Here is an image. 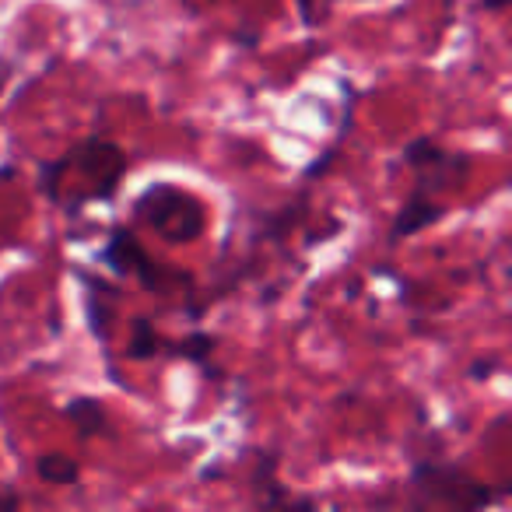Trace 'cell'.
<instances>
[{
	"instance_id": "cell-13",
	"label": "cell",
	"mask_w": 512,
	"mask_h": 512,
	"mask_svg": "<svg viewBox=\"0 0 512 512\" xmlns=\"http://www.w3.org/2000/svg\"><path fill=\"white\" fill-rule=\"evenodd\" d=\"M491 372H495V365H484V362H474V365H470V376H474V379H484V376H491Z\"/></svg>"
},
{
	"instance_id": "cell-3",
	"label": "cell",
	"mask_w": 512,
	"mask_h": 512,
	"mask_svg": "<svg viewBox=\"0 0 512 512\" xmlns=\"http://www.w3.org/2000/svg\"><path fill=\"white\" fill-rule=\"evenodd\" d=\"M102 264L113 267L120 278H137L141 288H148V292H165L169 281H190L186 274L162 271V267L151 264V256L144 253L137 235L127 232V228H116V232L109 235V246L102 249Z\"/></svg>"
},
{
	"instance_id": "cell-10",
	"label": "cell",
	"mask_w": 512,
	"mask_h": 512,
	"mask_svg": "<svg viewBox=\"0 0 512 512\" xmlns=\"http://www.w3.org/2000/svg\"><path fill=\"white\" fill-rule=\"evenodd\" d=\"M169 351L176 358H186V362L204 365L207 358H211V351H214V337L211 334H190V337H183V341L172 344Z\"/></svg>"
},
{
	"instance_id": "cell-14",
	"label": "cell",
	"mask_w": 512,
	"mask_h": 512,
	"mask_svg": "<svg viewBox=\"0 0 512 512\" xmlns=\"http://www.w3.org/2000/svg\"><path fill=\"white\" fill-rule=\"evenodd\" d=\"M18 509V495H0V512Z\"/></svg>"
},
{
	"instance_id": "cell-11",
	"label": "cell",
	"mask_w": 512,
	"mask_h": 512,
	"mask_svg": "<svg viewBox=\"0 0 512 512\" xmlns=\"http://www.w3.org/2000/svg\"><path fill=\"white\" fill-rule=\"evenodd\" d=\"M299 4V15H302V22L306 25H313L316 22V15H313V0H295Z\"/></svg>"
},
{
	"instance_id": "cell-5",
	"label": "cell",
	"mask_w": 512,
	"mask_h": 512,
	"mask_svg": "<svg viewBox=\"0 0 512 512\" xmlns=\"http://www.w3.org/2000/svg\"><path fill=\"white\" fill-rule=\"evenodd\" d=\"M442 214H446V207L432 197V190H425V186H414V193L404 200L400 214L393 218L390 235H393V239H411V235L425 232L428 225H435Z\"/></svg>"
},
{
	"instance_id": "cell-9",
	"label": "cell",
	"mask_w": 512,
	"mask_h": 512,
	"mask_svg": "<svg viewBox=\"0 0 512 512\" xmlns=\"http://www.w3.org/2000/svg\"><path fill=\"white\" fill-rule=\"evenodd\" d=\"M442 155H446V151H442L432 137H414V141L404 148V165L414 172H421V169H428V165L439 162Z\"/></svg>"
},
{
	"instance_id": "cell-8",
	"label": "cell",
	"mask_w": 512,
	"mask_h": 512,
	"mask_svg": "<svg viewBox=\"0 0 512 512\" xmlns=\"http://www.w3.org/2000/svg\"><path fill=\"white\" fill-rule=\"evenodd\" d=\"M39 477H43L46 484H74L78 481V460L67 453H46L39 456L36 463Z\"/></svg>"
},
{
	"instance_id": "cell-4",
	"label": "cell",
	"mask_w": 512,
	"mask_h": 512,
	"mask_svg": "<svg viewBox=\"0 0 512 512\" xmlns=\"http://www.w3.org/2000/svg\"><path fill=\"white\" fill-rule=\"evenodd\" d=\"M67 162L78 165V169L85 172V179H92L88 197H95V200L113 197L116 186H120V179H123V172H127V158H123V151L109 141H85L74 155H67Z\"/></svg>"
},
{
	"instance_id": "cell-1",
	"label": "cell",
	"mask_w": 512,
	"mask_h": 512,
	"mask_svg": "<svg viewBox=\"0 0 512 512\" xmlns=\"http://www.w3.org/2000/svg\"><path fill=\"white\" fill-rule=\"evenodd\" d=\"M134 211L137 218H144L169 242H193L204 232V221H207L204 204L193 193L176 190L169 183H155L151 190H144Z\"/></svg>"
},
{
	"instance_id": "cell-7",
	"label": "cell",
	"mask_w": 512,
	"mask_h": 512,
	"mask_svg": "<svg viewBox=\"0 0 512 512\" xmlns=\"http://www.w3.org/2000/svg\"><path fill=\"white\" fill-rule=\"evenodd\" d=\"M158 351H162V337H158L155 323L144 320V316H137V320L130 323L127 358H134V362H148V358H155Z\"/></svg>"
},
{
	"instance_id": "cell-6",
	"label": "cell",
	"mask_w": 512,
	"mask_h": 512,
	"mask_svg": "<svg viewBox=\"0 0 512 512\" xmlns=\"http://www.w3.org/2000/svg\"><path fill=\"white\" fill-rule=\"evenodd\" d=\"M64 414L81 439H92V435L106 432V407L95 397H74L71 404L64 407Z\"/></svg>"
},
{
	"instance_id": "cell-2",
	"label": "cell",
	"mask_w": 512,
	"mask_h": 512,
	"mask_svg": "<svg viewBox=\"0 0 512 512\" xmlns=\"http://www.w3.org/2000/svg\"><path fill=\"white\" fill-rule=\"evenodd\" d=\"M411 488H418L428 502L460 505V509H481L495 498L488 484L470 481L467 474H460L456 467H442V463H418L411 474Z\"/></svg>"
},
{
	"instance_id": "cell-12",
	"label": "cell",
	"mask_w": 512,
	"mask_h": 512,
	"mask_svg": "<svg viewBox=\"0 0 512 512\" xmlns=\"http://www.w3.org/2000/svg\"><path fill=\"white\" fill-rule=\"evenodd\" d=\"M477 8H484V11H505V8H512V0H477Z\"/></svg>"
}]
</instances>
